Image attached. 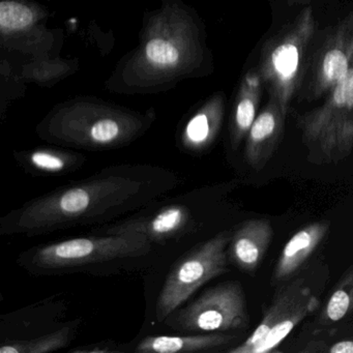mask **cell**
Listing matches in <instances>:
<instances>
[{
	"instance_id": "cell-1",
	"label": "cell",
	"mask_w": 353,
	"mask_h": 353,
	"mask_svg": "<svg viewBox=\"0 0 353 353\" xmlns=\"http://www.w3.org/2000/svg\"><path fill=\"white\" fill-rule=\"evenodd\" d=\"M172 187L158 183L141 168H110L24 204L8 216L9 221L3 220V228L32 235L101 222L140 208Z\"/></svg>"
},
{
	"instance_id": "cell-2",
	"label": "cell",
	"mask_w": 353,
	"mask_h": 353,
	"mask_svg": "<svg viewBox=\"0 0 353 353\" xmlns=\"http://www.w3.org/2000/svg\"><path fill=\"white\" fill-rule=\"evenodd\" d=\"M315 17L307 7L272 37L262 50L257 73L270 99L287 115L305 71L307 49L315 34Z\"/></svg>"
},
{
	"instance_id": "cell-3",
	"label": "cell",
	"mask_w": 353,
	"mask_h": 353,
	"mask_svg": "<svg viewBox=\"0 0 353 353\" xmlns=\"http://www.w3.org/2000/svg\"><path fill=\"white\" fill-rule=\"evenodd\" d=\"M152 243L139 233L78 237L37 248L26 253L24 264L39 272L70 270L146 255Z\"/></svg>"
},
{
	"instance_id": "cell-4",
	"label": "cell",
	"mask_w": 353,
	"mask_h": 353,
	"mask_svg": "<svg viewBox=\"0 0 353 353\" xmlns=\"http://www.w3.org/2000/svg\"><path fill=\"white\" fill-rule=\"evenodd\" d=\"M297 127L305 143L327 160L349 156L353 150V61L325 102L297 117Z\"/></svg>"
},
{
	"instance_id": "cell-5",
	"label": "cell",
	"mask_w": 353,
	"mask_h": 353,
	"mask_svg": "<svg viewBox=\"0 0 353 353\" xmlns=\"http://www.w3.org/2000/svg\"><path fill=\"white\" fill-rule=\"evenodd\" d=\"M231 237L227 231L219 233L175 264L157 301L158 321H164L200 287L228 270L226 248Z\"/></svg>"
},
{
	"instance_id": "cell-6",
	"label": "cell",
	"mask_w": 353,
	"mask_h": 353,
	"mask_svg": "<svg viewBox=\"0 0 353 353\" xmlns=\"http://www.w3.org/2000/svg\"><path fill=\"white\" fill-rule=\"evenodd\" d=\"M165 320L181 332L241 330L249 323L243 287L239 282L223 283Z\"/></svg>"
},
{
	"instance_id": "cell-7",
	"label": "cell",
	"mask_w": 353,
	"mask_h": 353,
	"mask_svg": "<svg viewBox=\"0 0 353 353\" xmlns=\"http://www.w3.org/2000/svg\"><path fill=\"white\" fill-rule=\"evenodd\" d=\"M319 301L303 280L293 281L278 291L261 322L249 338L229 353L274 352L288 334L307 315L315 311Z\"/></svg>"
},
{
	"instance_id": "cell-8",
	"label": "cell",
	"mask_w": 353,
	"mask_h": 353,
	"mask_svg": "<svg viewBox=\"0 0 353 353\" xmlns=\"http://www.w3.org/2000/svg\"><path fill=\"white\" fill-rule=\"evenodd\" d=\"M352 61L353 12H351L339 22L320 48L305 98L315 100L330 94L346 75Z\"/></svg>"
},
{
	"instance_id": "cell-9",
	"label": "cell",
	"mask_w": 353,
	"mask_h": 353,
	"mask_svg": "<svg viewBox=\"0 0 353 353\" xmlns=\"http://www.w3.org/2000/svg\"><path fill=\"white\" fill-rule=\"evenodd\" d=\"M287 115L276 101L270 99L257 115L247 135L245 159L250 166L260 170L272 158L280 143Z\"/></svg>"
},
{
	"instance_id": "cell-10",
	"label": "cell",
	"mask_w": 353,
	"mask_h": 353,
	"mask_svg": "<svg viewBox=\"0 0 353 353\" xmlns=\"http://www.w3.org/2000/svg\"><path fill=\"white\" fill-rule=\"evenodd\" d=\"M191 224V212L183 205H169L145 218L134 219L102 231L103 234L139 233L152 241H166L183 234Z\"/></svg>"
},
{
	"instance_id": "cell-11",
	"label": "cell",
	"mask_w": 353,
	"mask_h": 353,
	"mask_svg": "<svg viewBox=\"0 0 353 353\" xmlns=\"http://www.w3.org/2000/svg\"><path fill=\"white\" fill-rule=\"evenodd\" d=\"M272 236V223L265 219L243 223L231 237L229 253L233 263L241 272H255L270 248Z\"/></svg>"
},
{
	"instance_id": "cell-12",
	"label": "cell",
	"mask_w": 353,
	"mask_h": 353,
	"mask_svg": "<svg viewBox=\"0 0 353 353\" xmlns=\"http://www.w3.org/2000/svg\"><path fill=\"white\" fill-rule=\"evenodd\" d=\"M131 129L129 123L107 117L86 123L75 121L63 123L57 135L68 143L92 150L119 145L129 137Z\"/></svg>"
},
{
	"instance_id": "cell-13",
	"label": "cell",
	"mask_w": 353,
	"mask_h": 353,
	"mask_svg": "<svg viewBox=\"0 0 353 353\" xmlns=\"http://www.w3.org/2000/svg\"><path fill=\"white\" fill-rule=\"evenodd\" d=\"M328 229V223L316 222L297 231L281 252L274 270V280L280 282L292 276L311 257L327 234Z\"/></svg>"
},
{
	"instance_id": "cell-14",
	"label": "cell",
	"mask_w": 353,
	"mask_h": 353,
	"mask_svg": "<svg viewBox=\"0 0 353 353\" xmlns=\"http://www.w3.org/2000/svg\"><path fill=\"white\" fill-rule=\"evenodd\" d=\"M234 336L210 334L198 336H150L136 347L140 353L201 352L227 346L234 341Z\"/></svg>"
},
{
	"instance_id": "cell-15",
	"label": "cell",
	"mask_w": 353,
	"mask_h": 353,
	"mask_svg": "<svg viewBox=\"0 0 353 353\" xmlns=\"http://www.w3.org/2000/svg\"><path fill=\"white\" fill-rule=\"evenodd\" d=\"M263 82L257 71L249 72L243 78L235 107L233 121V143L239 145L248 135L257 117L260 101L263 94Z\"/></svg>"
},
{
	"instance_id": "cell-16",
	"label": "cell",
	"mask_w": 353,
	"mask_h": 353,
	"mask_svg": "<svg viewBox=\"0 0 353 353\" xmlns=\"http://www.w3.org/2000/svg\"><path fill=\"white\" fill-rule=\"evenodd\" d=\"M85 159L68 152L38 150L30 152L23 162L34 170L48 174H61L75 170L84 164Z\"/></svg>"
},
{
	"instance_id": "cell-17",
	"label": "cell",
	"mask_w": 353,
	"mask_h": 353,
	"mask_svg": "<svg viewBox=\"0 0 353 353\" xmlns=\"http://www.w3.org/2000/svg\"><path fill=\"white\" fill-rule=\"evenodd\" d=\"M221 121L220 106L214 105L210 112L200 113L185 128V144L190 150H201L212 143Z\"/></svg>"
},
{
	"instance_id": "cell-18",
	"label": "cell",
	"mask_w": 353,
	"mask_h": 353,
	"mask_svg": "<svg viewBox=\"0 0 353 353\" xmlns=\"http://www.w3.org/2000/svg\"><path fill=\"white\" fill-rule=\"evenodd\" d=\"M73 339V330L70 327L45 334L34 340L10 341L0 347V353H47L65 348Z\"/></svg>"
},
{
	"instance_id": "cell-19",
	"label": "cell",
	"mask_w": 353,
	"mask_h": 353,
	"mask_svg": "<svg viewBox=\"0 0 353 353\" xmlns=\"http://www.w3.org/2000/svg\"><path fill=\"white\" fill-rule=\"evenodd\" d=\"M353 313V265L334 287L323 310L325 320L340 321Z\"/></svg>"
},
{
	"instance_id": "cell-20",
	"label": "cell",
	"mask_w": 353,
	"mask_h": 353,
	"mask_svg": "<svg viewBox=\"0 0 353 353\" xmlns=\"http://www.w3.org/2000/svg\"><path fill=\"white\" fill-rule=\"evenodd\" d=\"M32 21L34 14L26 6L13 1L0 3V26L3 30H23Z\"/></svg>"
},
{
	"instance_id": "cell-21",
	"label": "cell",
	"mask_w": 353,
	"mask_h": 353,
	"mask_svg": "<svg viewBox=\"0 0 353 353\" xmlns=\"http://www.w3.org/2000/svg\"><path fill=\"white\" fill-rule=\"evenodd\" d=\"M146 55L157 65H172L179 61V51L166 41L152 40L146 46Z\"/></svg>"
},
{
	"instance_id": "cell-22",
	"label": "cell",
	"mask_w": 353,
	"mask_h": 353,
	"mask_svg": "<svg viewBox=\"0 0 353 353\" xmlns=\"http://www.w3.org/2000/svg\"><path fill=\"white\" fill-rule=\"evenodd\" d=\"M332 353H353V341H341L330 348Z\"/></svg>"
}]
</instances>
